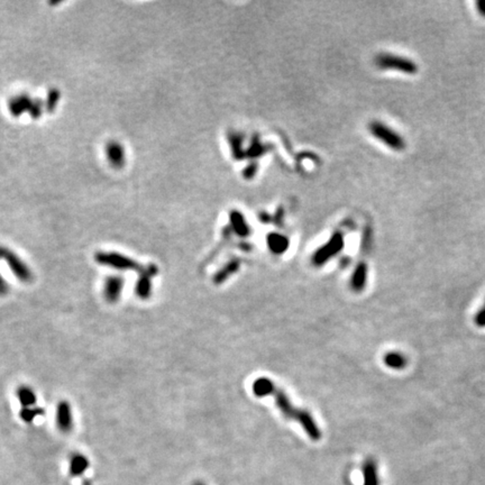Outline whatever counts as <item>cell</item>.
Instances as JSON below:
<instances>
[{"label": "cell", "mask_w": 485, "mask_h": 485, "mask_svg": "<svg viewBox=\"0 0 485 485\" xmlns=\"http://www.w3.org/2000/svg\"><path fill=\"white\" fill-rule=\"evenodd\" d=\"M474 322L477 327H481V328L485 327V303L482 307V309L476 313V316H475Z\"/></svg>", "instance_id": "603a6c76"}, {"label": "cell", "mask_w": 485, "mask_h": 485, "mask_svg": "<svg viewBox=\"0 0 485 485\" xmlns=\"http://www.w3.org/2000/svg\"><path fill=\"white\" fill-rule=\"evenodd\" d=\"M195 485H205V484H202V483H196Z\"/></svg>", "instance_id": "484cf974"}, {"label": "cell", "mask_w": 485, "mask_h": 485, "mask_svg": "<svg viewBox=\"0 0 485 485\" xmlns=\"http://www.w3.org/2000/svg\"><path fill=\"white\" fill-rule=\"evenodd\" d=\"M364 482L363 485H378L377 467L373 459H367L364 465Z\"/></svg>", "instance_id": "9a60e30c"}, {"label": "cell", "mask_w": 485, "mask_h": 485, "mask_svg": "<svg viewBox=\"0 0 485 485\" xmlns=\"http://www.w3.org/2000/svg\"><path fill=\"white\" fill-rule=\"evenodd\" d=\"M88 467H89V461L84 455L80 453H75L71 456L70 462H69V468H70V473L72 474L73 476L82 475L85 471H87Z\"/></svg>", "instance_id": "7c38bea8"}, {"label": "cell", "mask_w": 485, "mask_h": 485, "mask_svg": "<svg viewBox=\"0 0 485 485\" xmlns=\"http://www.w3.org/2000/svg\"><path fill=\"white\" fill-rule=\"evenodd\" d=\"M370 130L374 137L380 139L390 149L394 151H402L406 149V140L402 138V136L380 121H373L370 125Z\"/></svg>", "instance_id": "5b68a950"}, {"label": "cell", "mask_w": 485, "mask_h": 485, "mask_svg": "<svg viewBox=\"0 0 485 485\" xmlns=\"http://www.w3.org/2000/svg\"><path fill=\"white\" fill-rule=\"evenodd\" d=\"M253 391L257 397L272 396L274 398L276 407L280 409L281 412L286 418L299 422L312 441H319L321 437L320 429L318 428L312 417L307 411L293 407L286 394L281 391L280 389H277L271 380H267L265 377H261L259 380H256L253 384Z\"/></svg>", "instance_id": "6da1fadb"}, {"label": "cell", "mask_w": 485, "mask_h": 485, "mask_svg": "<svg viewBox=\"0 0 485 485\" xmlns=\"http://www.w3.org/2000/svg\"><path fill=\"white\" fill-rule=\"evenodd\" d=\"M344 247V237L341 234V232H336L331 236V238L328 240L325 245L321 246L319 250H318L315 255L312 257V263L315 265H322L337 255L338 253L343 250Z\"/></svg>", "instance_id": "52a82bcc"}, {"label": "cell", "mask_w": 485, "mask_h": 485, "mask_svg": "<svg viewBox=\"0 0 485 485\" xmlns=\"http://www.w3.org/2000/svg\"><path fill=\"white\" fill-rule=\"evenodd\" d=\"M105 155L108 163L114 169H123L126 161H127V154L124 145L118 140H109L105 145Z\"/></svg>", "instance_id": "9c48e42d"}, {"label": "cell", "mask_w": 485, "mask_h": 485, "mask_svg": "<svg viewBox=\"0 0 485 485\" xmlns=\"http://www.w3.org/2000/svg\"><path fill=\"white\" fill-rule=\"evenodd\" d=\"M44 414V410L42 408L38 407H29V408H23L19 412V418L22 419L24 422L30 423L33 422L35 419L37 417H40Z\"/></svg>", "instance_id": "ffe728a7"}, {"label": "cell", "mask_w": 485, "mask_h": 485, "mask_svg": "<svg viewBox=\"0 0 485 485\" xmlns=\"http://www.w3.org/2000/svg\"><path fill=\"white\" fill-rule=\"evenodd\" d=\"M125 280L121 275H109L104 281L103 295L108 303H116L120 300L124 290Z\"/></svg>", "instance_id": "30bf717a"}, {"label": "cell", "mask_w": 485, "mask_h": 485, "mask_svg": "<svg viewBox=\"0 0 485 485\" xmlns=\"http://www.w3.org/2000/svg\"><path fill=\"white\" fill-rule=\"evenodd\" d=\"M238 266H239V263L237 261H232L228 263V264H227L225 267H222V269L215 275L214 282L217 283V284L222 283L225 280H227V277L231 275L232 273H235L237 270H238Z\"/></svg>", "instance_id": "d6986e66"}, {"label": "cell", "mask_w": 485, "mask_h": 485, "mask_svg": "<svg viewBox=\"0 0 485 485\" xmlns=\"http://www.w3.org/2000/svg\"><path fill=\"white\" fill-rule=\"evenodd\" d=\"M384 363H385L389 367L394 368V370H401V368L407 365V358L400 353L393 352L389 353L384 356Z\"/></svg>", "instance_id": "ac0fdd59"}, {"label": "cell", "mask_w": 485, "mask_h": 485, "mask_svg": "<svg viewBox=\"0 0 485 485\" xmlns=\"http://www.w3.org/2000/svg\"><path fill=\"white\" fill-rule=\"evenodd\" d=\"M16 398L23 408L35 407V404L37 402L36 394H35L33 389L28 385L18 386L16 390Z\"/></svg>", "instance_id": "4fadbf2b"}, {"label": "cell", "mask_w": 485, "mask_h": 485, "mask_svg": "<svg viewBox=\"0 0 485 485\" xmlns=\"http://www.w3.org/2000/svg\"><path fill=\"white\" fill-rule=\"evenodd\" d=\"M55 423L61 433L68 434L73 430L74 417L71 404L67 400H61L57 406Z\"/></svg>", "instance_id": "ba28073f"}, {"label": "cell", "mask_w": 485, "mask_h": 485, "mask_svg": "<svg viewBox=\"0 0 485 485\" xmlns=\"http://www.w3.org/2000/svg\"><path fill=\"white\" fill-rule=\"evenodd\" d=\"M45 110V105L40 99H34V103L32 108L29 110V115L33 119H38L42 116L43 111Z\"/></svg>", "instance_id": "7402d4cb"}, {"label": "cell", "mask_w": 485, "mask_h": 485, "mask_svg": "<svg viewBox=\"0 0 485 485\" xmlns=\"http://www.w3.org/2000/svg\"><path fill=\"white\" fill-rule=\"evenodd\" d=\"M230 222L237 235L247 236L250 234V227L240 212L232 211L230 214Z\"/></svg>", "instance_id": "2e32d148"}, {"label": "cell", "mask_w": 485, "mask_h": 485, "mask_svg": "<svg viewBox=\"0 0 485 485\" xmlns=\"http://www.w3.org/2000/svg\"><path fill=\"white\" fill-rule=\"evenodd\" d=\"M366 277H367V267L364 263H361L358 264L355 272H354L353 277H352V287L353 290L355 291H361L363 290V287L365 286L366 283Z\"/></svg>", "instance_id": "e0dca14e"}, {"label": "cell", "mask_w": 485, "mask_h": 485, "mask_svg": "<svg viewBox=\"0 0 485 485\" xmlns=\"http://www.w3.org/2000/svg\"><path fill=\"white\" fill-rule=\"evenodd\" d=\"M94 261L95 263H98L99 265L107 266V267H110V269H114L119 272H129V271L139 272L141 269L140 264L136 260L131 259V257L127 255L121 254V253L114 252V251L97 252L94 254Z\"/></svg>", "instance_id": "7a4b0ae2"}, {"label": "cell", "mask_w": 485, "mask_h": 485, "mask_svg": "<svg viewBox=\"0 0 485 485\" xmlns=\"http://www.w3.org/2000/svg\"><path fill=\"white\" fill-rule=\"evenodd\" d=\"M60 98H61L60 90L57 89V88L51 89L48 91L46 99H45V101H44L45 110H46L47 113H53V111L57 109V106L59 104Z\"/></svg>", "instance_id": "44dd1931"}, {"label": "cell", "mask_w": 485, "mask_h": 485, "mask_svg": "<svg viewBox=\"0 0 485 485\" xmlns=\"http://www.w3.org/2000/svg\"><path fill=\"white\" fill-rule=\"evenodd\" d=\"M8 292H9V285L7 281L5 280L2 272H0V297H5L6 295H8Z\"/></svg>", "instance_id": "cb8c5ba5"}, {"label": "cell", "mask_w": 485, "mask_h": 485, "mask_svg": "<svg viewBox=\"0 0 485 485\" xmlns=\"http://www.w3.org/2000/svg\"><path fill=\"white\" fill-rule=\"evenodd\" d=\"M0 260H4L14 276L22 283H30L34 280V274L30 267L14 251L5 246H0Z\"/></svg>", "instance_id": "3957f363"}, {"label": "cell", "mask_w": 485, "mask_h": 485, "mask_svg": "<svg viewBox=\"0 0 485 485\" xmlns=\"http://www.w3.org/2000/svg\"><path fill=\"white\" fill-rule=\"evenodd\" d=\"M34 99L27 93H19L8 100V110L15 118H19L25 113H29Z\"/></svg>", "instance_id": "8fae6325"}, {"label": "cell", "mask_w": 485, "mask_h": 485, "mask_svg": "<svg viewBox=\"0 0 485 485\" xmlns=\"http://www.w3.org/2000/svg\"><path fill=\"white\" fill-rule=\"evenodd\" d=\"M267 244H269L270 250L273 253H275V254H282V253H284L287 247H289V240H287L286 237L284 236L272 232V234L267 237Z\"/></svg>", "instance_id": "5bb4252c"}, {"label": "cell", "mask_w": 485, "mask_h": 485, "mask_svg": "<svg viewBox=\"0 0 485 485\" xmlns=\"http://www.w3.org/2000/svg\"><path fill=\"white\" fill-rule=\"evenodd\" d=\"M475 5H476L477 12L479 13V15L485 17V0H478Z\"/></svg>", "instance_id": "d4e9b609"}, {"label": "cell", "mask_w": 485, "mask_h": 485, "mask_svg": "<svg viewBox=\"0 0 485 485\" xmlns=\"http://www.w3.org/2000/svg\"><path fill=\"white\" fill-rule=\"evenodd\" d=\"M159 269L155 264H149L141 267L138 272V279L135 283L134 292L140 300H149L153 292V280L158 274Z\"/></svg>", "instance_id": "8992f818"}, {"label": "cell", "mask_w": 485, "mask_h": 485, "mask_svg": "<svg viewBox=\"0 0 485 485\" xmlns=\"http://www.w3.org/2000/svg\"><path fill=\"white\" fill-rule=\"evenodd\" d=\"M375 63L378 68L384 70H397L407 74L418 72V65L414 61L400 55L381 54L375 59Z\"/></svg>", "instance_id": "277c9868"}]
</instances>
